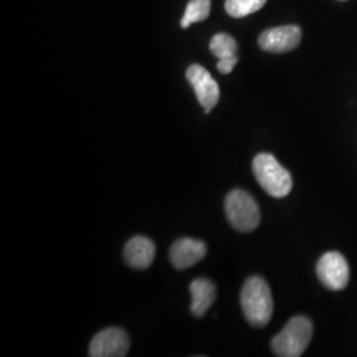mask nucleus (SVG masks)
<instances>
[{
	"label": "nucleus",
	"mask_w": 357,
	"mask_h": 357,
	"mask_svg": "<svg viewBox=\"0 0 357 357\" xmlns=\"http://www.w3.org/2000/svg\"><path fill=\"white\" fill-rule=\"evenodd\" d=\"M241 306L245 318L253 327H265L274 308L268 282L258 275L248 278L241 290Z\"/></svg>",
	"instance_id": "f257e3e1"
},
{
	"label": "nucleus",
	"mask_w": 357,
	"mask_h": 357,
	"mask_svg": "<svg viewBox=\"0 0 357 357\" xmlns=\"http://www.w3.org/2000/svg\"><path fill=\"white\" fill-rule=\"evenodd\" d=\"M253 174L261 188L275 199L286 197L293 190L290 172L271 153H258L255 156Z\"/></svg>",
	"instance_id": "f03ea898"
},
{
	"label": "nucleus",
	"mask_w": 357,
	"mask_h": 357,
	"mask_svg": "<svg viewBox=\"0 0 357 357\" xmlns=\"http://www.w3.org/2000/svg\"><path fill=\"white\" fill-rule=\"evenodd\" d=\"M314 326L306 317H294L271 342L275 356L299 357L311 343Z\"/></svg>",
	"instance_id": "7ed1b4c3"
},
{
	"label": "nucleus",
	"mask_w": 357,
	"mask_h": 357,
	"mask_svg": "<svg viewBox=\"0 0 357 357\" xmlns=\"http://www.w3.org/2000/svg\"><path fill=\"white\" fill-rule=\"evenodd\" d=\"M225 213L230 225L238 231L249 233L259 225L261 211L253 196L243 190L229 192L225 199Z\"/></svg>",
	"instance_id": "20e7f679"
},
{
	"label": "nucleus",
	"mask_w": 357,
	"mask_h": 357,
	"mask_svg": "<svg viewBox=\"0 0 357 357\" xmlns=\"http://www.w3.org/2000/svg\"><path fill=\"white\" fill-rule=\"evenodd\" d=\"M317 274L321 284L333 291L343 290L349 282L348 262L337 252H328L320 257L317 264Z\"/></svg>",
	"instance_id": "39448f33"
},
{
	"label": "nucleus",
	"mask_w": 357,
	"mask_h": 357,
	"mask_svg": "<svg viewBox=\"0 0 357 357\" xmlns=\"http://www.w3.org/2000/svg\"><path fill=\"white\" fill-rule=\"evenodd\" d=\"M130 340L128 333L110 327L98 332L89 347V356L91 357H123L128 355Z\"/></svg>",
	"instance_id": "423d86ee"
},
{
	"label": "nucleus",
	"mask_w": 357,
	"mask_h": 357,
	"mask_svg": "<svg viewBox=\"0 0 357 357\" xmlns=\"http://www.w3.org/2000/svg\"><path fill=\"white\" fill-rule=\"evenodd\" d=\"M187 79L205 113H211L220 100V88L213 77L202 65L193 64L187 70Z\"/></svg>",
	"instance_id": "0eeeda50"
},
{
	"label": "nucleus",
	"mask_w": 357,
	"mask_h": 357,
	"mask_svg": "<svg viewBox=\"0 0 357 357\" xmlns=\"http://www.w3.org/2000/svg\"><path fill=\"white\" fill-rule=\"evenodd\" d=\"M302 29L298 26H283L265 31L259 38L258 45L262 51L270 53L291 52L301 44Z\"/></svg>",
	"instance_id": "6e6552de"
},
{
	"label": "nucleus",
	"mask_w": 357,
	"mask_h": 357,
	"mask_svg": "<svg viewBox=\"0 0 357 357\" xmlns=\"http://www.w3.org/2000/svg\"><path fill=\"white\" fill-rule=\"evenodd\" d=\"M206 255V245L200 240L193 238H180L171 246L169 259L171 264L178 268H191L202 261Z\"/></svg>",
	"instance_id": "1a4fd4ad"
},
{
	"label": "nucleus",
	"mask_w": 357,
	"mask_h": 357,
	"mask_svg": "<svg viewBox=\"0 0 357 357\" xmlns=\"http://www.w3.org/2000/svg\"><path fill=\"white\" fill-rule=\"evenodd\" d=\"M156 248L155 243L144 237V236H137L132 237L125 246L123 255L125 259L131 268H147L153 264L155 259Z\"/></svg>",
	"instance_id": "9d476101"
},
{
	"label": "nucleus",
	"mask_w": 357,
	"mask_h": 357,
	"mask_svg": "<svg viewBox=\"0 0 357 357\" xmlns=\"http://www.w3.org/2000/svg\"><path fill=\"white\" fill-rule=\"evenodd\" d=\"M190 291L192 314L196 318H203L216 301V287L209 280L199 278L192 282Z\"/></svg>",
	"instance_id": "9b49d317"
},
{
	"label": "nucleus",
	"mask_w": 357,
	"mask_h": 357,
	"mask_svg": "<svg viewBox=\"0 0 357 357\" xmlns=\"http://www.w3.org/2000/svg\"><path fill=\"white\" fill-rule=\"evenodd\" d=\"M211 13V0H191L185 8L184 16L180 22L183 28H188L193 23L203 22Z\"/></svg>",
	"instance_id": "f8f14e48"
},
{
	"label": "nucleus",
	"mask_w": 357,
	"mask_h": 357,
	"mask_svg": "<svg viewBox=\"0 0 357 357\" xmlns=\"http://www.w3.org/2000/svg\"><path fill=\"white\" fill-rule=\"evenodd\" d=\"M209 50L218 60L236 57L237 56V43L228 33H217L211 40Z\"/></svg>",
	"instance_id": "ddd939ff"
},
{
	"label": "nucleus",
	"mask_w": 357,
	"mask_h": 357,
	"mask_svg": "<svg viewBox=\"0 0 357 357\" xmlns=\"http://www.w3.org/2000/svg\"><path fill=\"white\" fill-rule=\"evenodd\" d=\"M268 0H227L225 10L231 17L240 19L259 11Z\"/></svg>",
	"instance_id": "4468645a"
},
{
	"label": "nucleus",
	"mask_w": 357,
	"mask_h": 357,
	"mask_svg": "<svg viewBox=\"0 0 357 357\" xmlns=\"http://www.w3.org/2000/svg\"><path fill=\"white\" fill-rule=\"evenodd\" d=\"M238 63V57H229V59H221L217 64V69L221 75H229L230 72L234 69L236 64Z\"/></svg>",
	"instance_id": "2eb2a0df"
}]
</instances>
